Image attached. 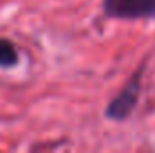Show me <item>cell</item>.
<instances>
[{"instance_id": "obj_1", "label": "cell", "mask_w": 155, "mask_h": 153, "mask_svg": "<svg viewBox=\"0 0 155 153\" xmlns=\"http://www.w3.org/2000/svg\"><path fill=\"white\" fill-rule=\"evenodd\" d=\"M144 70H146L144 63L139 65L137 70H134L132 76L128 77L124 86L108 101V105L105 106V117L108 121L123 122V121L130 119V115L135 112V108L139 105V99H141V88H143V74H144Z\"/></svg>"}, {"instance_id": "obj_2", "label": "cell", "mask_w": 155, "mask_h": 153, "mask_svg": "<svg viewBox=\"0 0 155 153\" xmlns=\"http://www.w3.org/2000/svg\"><path fill=\"white\" fill-rule=\"evenodd\" d=\"M101 11L110 20H155V0H101Z\"/></svg>"}, {"instance_id": "obj_3", "label": "cell", "mask_w": 155, "mask_h": 153, "mask_svg": "<svg viewBox=\"0 0 155 153\" xmlns=\"http://www.w3.org/2000/svg\"><path fill=\"white\" fill-rule=\"evenodd\" d=\"M20 63V52L9 38H0V69H13Z\"/></svg>"}]
</instances>
